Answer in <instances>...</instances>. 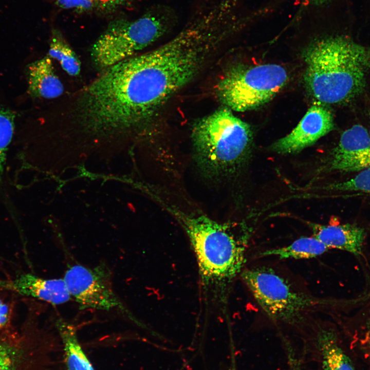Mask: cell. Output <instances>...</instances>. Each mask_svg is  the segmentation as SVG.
<instances>
[{
	"instance_id": "obj_1",
	"label": "cell",
	"mask_w": 370,
	"mask_h": 370,
	"mask_svg": "<svg viewBox=\"0 0 370 370\" xmlns=\"http://www.w3.org/2000/svg\"><path fill=\"white\" fill-rule=\"evenodd\" d=\"M173 38L105 69L83 91L84 115L96 128L140 125L189 83L226 34V16L215 6L196 12Z\"/></svg>"
},
{
	"instance_id": "obj_2",
	"label": "cell",
	"mask_w": 370,
	"mask_h": 370,
	"mask_svg": "<svg viewBox=\"0 0 370 370\" xmlns=\"http://www.w3.org/2000/svg\"><path fill=\"white\" fill-rule=\"evenodd\" d=\"M169 209L189 239L203 285L225 290L243 271L252 229L244 223L221 224L205 215Z\"/></svg>"
},
{
	"instance_id": "obj_3",
	"label": "cell",
	"mask_w": 370,
	"mask_h": 370,
	"mask_svg": "<svg viewBox=\"0 0 370 370\" xmlns=\"http://www.w3.org/2000/svg\"><path fill=\"white\" fill-rule=\"evenodd\" d=\"M305 82L310 94L326 104L349 102L361 93L370 65L365 48L345 37L323 39L305 50Z\"/></svg>"
},
{
	"instance_id": "obj_4",
	"label": "cell",
	"mask_w": 370,
	"mask_h": 370,
	"mask_svg": "<svg viewBox=\"0 0 370 370\" xmlns=\"http://www.w3.org/2000/svg\"><path fill=\"white\" fill-rule=\"evenodd\" d=\"M191 137L198 165L212 177L234 173L251 154V128L228 107L198 119Z\"/></svg>"
},
{
	"instance_id": "obj_5",
	"label": "cell",
	"mask_w": 370,
	"mask_h": 370,
	"mask_svg": "<svg viewBox=\"0 0 370 370\" xmlns=\"http://www.w3.org/2000/svg\"><path fill=\"white\" fill-rule=\"evenodd\" d=\"M177 21L175 10L163 4L152 6L134 20H113L92 46L93 62L105 69L135 55L170 31Z\"/></svg>"
},
{
	"instance_id": "obj_6",
	"label": "cell",
	"mask_w": 370,
	"mask_h": 370,
	"mask_svg": "<svg viewBox=\"0 0 370 370\" xmlns=\"http://www.w3.org/2000/svg\"><path fill=\"white\" fill-rule=\"evenodd\" d=\"M240 276L258 305L275 322L300 325L324 304L321 299L295 289L272 268H246Z\"/></svg>"
},
{
	"instance_id": "obj_7",
	"label": "cell",
	"mask_w": 370,
	"mask_h": 370,
	"mask_svg": "<svg viewBox=\"0 0 370 370\" xmlns=\"http://www.w3.org/2000/svg\"><path fill=\"white\" fill-rule=\"evenodd\" d=\"M288 79L286 69L277 64L237 66L219 81L217 95L230 109L244 112L269 101L285 85Z\"/></svg>"
},
{
	"instance_id": "obj_8",
	"label": "cell",
	"mask_w": 370,
	"mask_h": 370,
	"mask_svg": "<svg viewBox=\"0 0 370 370\" xmlns=\"http://www.w3.org/2000/svg\"><path fill=\"white\" fill-rule=\"evenodd\" d=\"M63 279L80 309L116 310L134 319L115 292L112 272L106 264L100 263L93 268L80 264L70 266Z\"/></svg>"
},
{
	"instance_id": "obj_9",
	"label": "cell",
	"mask_w": 370,
	"mask_h": 370,
	"mask_svg": "<svg viewBox=\"0 0 370 370\" xmlns=\"http://www.w3.org/2000/svg\"><path fill=\"white\" fill-rule=\"evenodd\" d=\"M49 347L45 341L24 332H0V370H47Z\"/></svg>"
},
{
	"instance_id": "obj_10",
	"label": "cell",
	"mask_w": 370,
	"mask_h": 370,
	"mask_svg": "<svg viewBox=\"0 0 370 370\" xmlns=\"http://www.w3.org/2000/svg\"><path fill=\"white\" fill-rule=\"evenodd\" d=\"M370 168V135L362 125L345 131L332 150L325 168L328 171L360 172Z\"/></svg>"
},
{
	"instance_id": "obj_11",
	"label": "cell",
	"mask_w": 370,
	"mask_h": 370,
	"mask_svg": "<svg viewBox=\"0 0 370 370\" xmlns=\"http://www.w3.org/2000/svg\"><path fill=\"white\" fill-rule=\"evenodd\" d=\"M334 127L330 112L320 104H314L289 134L271 145V150L282 154L298 153L313 144Z\"/></svg>"
},
{
	"instance_id": "obj_12",
	"label": "cell",
	"mask_w": 370,
	"mask_h": 370,
	"mask_svg": "<svg viewBox=\"0 0 370 370\" xmlns=\"http://www.w3.org/2000/svg\"><path fill=\"white\" fill-rule=\"evenodd\" d=\"M311 344L322 370H355L333 329L316 325L312 333Z\"/></svg>"
},
{
	"instance_id": "obj_13",
	"label": "cell",
	"mask_w": 370,
	"mask_h": 370,
	"mask_svg": "<svg viewBox=\"0 0 370 370\" xmlns=\"http://www.w3.org/2000/svg\"><path fill=\"white\" fill-rule=\"evenodd\" d=\"M313 236L329 249L336 248L355 255L361 253L365 238L363 229L357 226L342 225H322L311 224Z\"/></svg>"
},
{
	"instance_id": "obj_14",
	"label": "cell",
	"mask_w": 370,
	"mask_h": 370,
	"mask_svg": "<svg viewBox=\"0 0 370 370\" xmlns=\"http://www.w3.org/2000/svg\"><path fill=\"white\" fill-rule=\"evenodd\" d=\"M13 286L22 294L52 305L65 303L71 298L63 278L46 279L28 273L14 281Z\"/></svg>"
},
{
	"instance_id": "obj_15",
	"label": "cell",
	"mask_w": 370,
	"mask_h": 370,
	"mask_svg": "<svg viewBox=\"0 0 370 370\" xmlns=\"http://www.w3.org/2000/svg\"><path fill=\"white\" fill-rule=\"evenodd\" d=\"M28 88L31 95L45 99L56 98L63 94V85L55 73L48 55L29 65Z\"/></svg>"
},
{
	"instance_id": "obj_16",
	"label": "cell",
	"mask_w": 370,
	"mask_h": 370,
	"mask_svg": "<svg viewBox=\"0 0 370 370\" xmlns=\"http://www.w3.org/2000/svg\"><path fill=\"white\" fill-rule=\"evenodd\" d=\"M55 326L62 340L67 370H95L81 347L75 327L62 319L58 320Z\"/></svg>"
},
{
	"instance_id": "obj_17",
	"label": "cell",
	"mask_w": 370,
	"mask_h": 370,
	"mask_svg": "<svg viewBox=\"0 0 370 370\" xmlns=\"http://www.w3.org/2000/svg\"><path fill=\"white\" fill-rule=\"evenodd\" d=\"M329 248L314 236L300 237L288 246L267 249L258 257L275 256L279 259H310L319 256Z\"/></svg>"
},
{
	"instance_id": "obj_18",
	"label": "cell",
	"mask_w": 370,
	"mask_h": 370,
	"mask_svg": "<svg viewBox=\"0 0 370 370\" xmlns=\"http://www.w3.org/2000/svg\"><path fill=\"white\" fill-rule=\"evenodd\" d=\"M48 56L58 60L63 70L71 76H78L81 63L77 54L58 29H53L48 50Z\"/></svg>"
},
{
	"instance_id": "obj_19",
	"label": "cell",
	"mask_w": 370,
	"mask_h": 370,
	"mask_svg": "<svg viewBox=\"0 0 370 370\" xmlns=\"http://www.w3.org/2000/svg\"><path fill=\"white\" fill-rule=\"evenodd\" d=\"M12 113L0 104V181L4 172L6 154L14 129Z\"/></svg>"
},
{
	"instance_id": "obj_20",
	"label": "cell",
	"mask_w": 370,
	"mask_h": 370,
	"mask_svg": "<svg viewBox=\"0 0 370 370\" xmlns=\"http://www.w3.org/2000/svg\"><path fill=\"white\" fill-rule=\"evenodd\" d=\"M323 189L340 191H357L370 195V168L359 172L353 178L342 182L330 184Z\"/></svg>"
},
{
	"instance_id": "obj_21",
	"label": "cell",
	"mask_w": 370,
	"mask_h": 370,
	"mask_svg": "<svg viewBox=\"0 0 370 370\" xmlns=\"http://www.w3.org/2000/svg\"><path fill=\"white\" fill-rule=\"evenodd\" d=\"M54 4L61 9H72L78 13H83L95 9V0H56Z\"/></svg>"
},
{
	"instance_id": "obj_22",
	"label": "cell",
	"mask_w": 370,
	"mask_h": 370,
	"mask_svg": "<svg viewBox=\"0 0 370 370\" xmlns=\"http://www.w3.org/2000/svg\"><path fill=\"white\" fill-rule=\"evenodd\" d=\"M130 0H95V8L102 14H110L127 4Z\"/></svg>"
},
{
	"instance_id": "obj_23",
	"label": "cell",
	"mask_w": 370,
	"mask_h": 370,
	"mask_svg": "<svg viewBox=\"0 0 370 370\" xmlns=\"http://www.w3.org/2000/svg\"><path fill=\"white\" fill-rule=\"evenodd\" d=\"M10 310L8 305L0 299V331L7 330L6 329L10 321Z\"/></svg>"
},
{
	"instance_id": "obj_24",
	"label": "cell",
	"mask_w": 370,
	"mask_h": 370,
	"mask_svg": "<svg viewBox=\"0 0 370 370\" xmlns=\"http://www.w3.org/2000/svg\"><path fill=\"white\" fill-rule=\"evenodd\" d=\"M310 1H311L312 2H323L325 0H310Z\"/></svg>"
},
{
	"instance_id": "obj_25",
	"label": "cell",
	"mask_w": 370,
	"mask_h": 370,
	"mask_svg": "<svg viewBox=\"0 0 370 370\" xmlns=\"http://www.w3.org/2000/svg\"><path fill=\"white\" fill-rule=\"evenodd\" d=\"M368 59H369V64H370V51L369 52H368Z\"/></svg>"
},
{
	"instance_id": "obj_26",
	"label": "cell",
	"mask_w": 370,
	"mask_h": 370,
	"mask_svg": "<svg viewBox=\"0 0 370 370\" xmlns=\"http://www.w3.org/2000/svg\"><path fill=\"white\" fill-rule=\"evenodd\" d=\"M369 135H370V131H369Z\"/></svg>"
}]
</instances>
